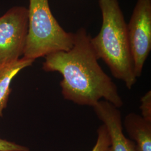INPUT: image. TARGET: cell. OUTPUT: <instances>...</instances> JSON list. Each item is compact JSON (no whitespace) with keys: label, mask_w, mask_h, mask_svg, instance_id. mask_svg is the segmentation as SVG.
Returning a JSON list of instances; mask_svg holds the SVG:
<instances>
[{"label":"cell","mask_w":151,"mask_h":151,"mask_svg":"<svg viewBox=\"0 0 151 151\" xmlns=\"http://www.w3.org/2000/svg\"><path fill=\"white\" fill-rule=\"evenodd\" d=\"M91 38L84 27H80L75 32L72 48L45 56L42 68L62 76L60 86L66 100L93 107L104 99L116 108H121L123 101L118 87L99 64Z\"/></svg>","instance_id":"1"},{"label":"cell","mask_w":151,"mask_h":151,"mask_svg":"<svg viewBox=\"0 0 151 151\" xmlns=\"http://www.w3.org/2000/svg\"><path fill=\"white\" fill-rule=\"evenodd\" d=\"M102 14L99 32L91 38V43L98 60L108 65L114 77L123 81L130 90L137 78L130 49L127 24L119 0H98Z\"/></svg>","instance_id":"2"},{"label":"cell","mask_w":151,"mask_h":151,"mask_svg":"<svg viewBox=\"0 0 151 151\" xmlns=\"http://www.w3.org/2000/svg\"><path fill=\"white\" fill-rule=\"evenodd\" d=\"M28 32L23 57L35 60L48 54L68 51L75 33L67 32L53 16L49 0H29Z\"/></svg>","instance_id":"3"},{"label":"cell","mask_w":151,"mask_h":151,"mask_svg":"<svg viewBox=\"0 0 151 151\" xmlns=\"http://www.w3.org/2000/svg\"><path fill=\"white\" fill-rule=\"evenodd\" d=\"M27 32L28 10L26 7H12L0 16V68L23 56Z\"/></svg>","instance_id":"4"},{"label":"cell","mask_w":151,"mask_h":151,"mask_svg":"<svg viewBox=\"0 0 151 151\" xmlns=\"http://www.w3.org/2000/svg\"><path fill=\"white\" fill-rule=\"evenodd\" d=\"M127 30L134 74L139 78L151 50V0H137Z\"/></svg>","instance_id":"5"},{"label":"cell","mask_w":151,"mask_h":151,"mask_svg":"<svg viewBox=\"0 0 151 151\" xmlns=\"http://www.w3.org/2000/svg\"><path fill=\"white\" fill-rule=\"evenodd\" d=\"M92 108L108 130L111 151H139L135 142L124 135L119 108L105 100H100Z\"/></svg>","instance_id":"6"},{"label":"cell","mask_w":151,"mask_h":151,"mask_svg":"<svg viewBox=\"0 0 151 151\" xmlns=\"http://www.w3.org/2000/svg\"><path fill=\"white\" fill-rule=\"evenodd\" d=\"M124 127L139 151H151V122L138 114L130 113L124 118Z\"/></svg>","instance_id":"7"},{"label":"cell","mask_w":151,"mask_h":151,"mask_svg":"<svg viewBox=\"0 0 151 151\" xmlns=\"http://www.w3.org/2000/svg\"><path fill=\"white\" fill-rule=\"evenodd\" d=\"M35 60L22 57L0 68V119L6 108L11 91V82L21 70L32 65Z\"/></svg>","instance_id":"8"},{"label":"cell","mask_w":151,"mask_h":151,"mask_svg":"<svg viewBox=\"0 0 151 151\" xmlns=\"http://www.w3.org/2000/svg\"><path fill=\"white\" fill-rule=\"evenodd\" d=\"M97 134V141L91 151H111L110 137L104 124L99 127Z\"/></svg>","instance_id":"9"},{"label":"cell","mask_w":151,"mask_h":151,"mask_svg":"<svg viewBox=\"0 0 151 151\" xmlns=\"http://www.w3.org/2000/svg\"><path fill=\"white\" fill-rule=\"evenodd\" d=\"M141 116L151 122V91L147 92L140 99Z\"/></svg>","instance_id":"10"},{"label":"cell","mask_w":151,"mask_h":151,"mask_svg":"<svg viewBox=\"0 0 151 151\" xmlns=\"http://www.w3.org/2000/svg\"><path fill=\"white\" fill-rule=\"evenodd\" d=\"M30 151L29 149L25 146L0 138V151Z\"/></svg>","instance_id":"11"},{"label":"cell","mask_w":151,"mask_h":151,"mask_svg":"<svg viewBox=\"0 0 151 151\" xmlns=\"http://www.w3.org/2000/svg\"></svg>","instance_id":"12"}]
</instances>
